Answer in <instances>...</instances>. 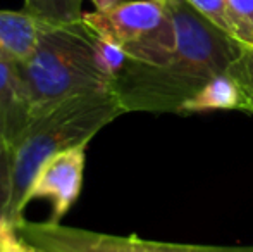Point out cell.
<instances>
[{"instance_id":"ac0fdd59","label":"cell","mask_w":253,"mask_h":252,"mask_svg":"<svg viewBox=\"0 0 253 252\" xmlns=\"http://www.w3.org/2000/svg\"><path fill=\"white\" fill-rule=\"evenodd\" d=\"M91 2L97 7V10H109L116 7L117 3H121V0H91Z\"/></svg>"},{"instance_id":"e0dca14e","label":"cell","mask_w":253,"mask_h":252,"mask_svg":"<svg viewBox=\"0 0 253 252\" xmlns=\"http://www.w3.org/2000/svg\"><path fill=\"white\" fill-rule=\"evenodd\" d=\"M14 232H16V228H14V226L10 225L3 216H0V252H7L9 239Z\"/></svg>"},{"instance_id":"2e32d148","label":"cell","mask_w":253,"mask_h":252,"mask_svg":"<svg viewBox=\"0 0 253 252\" xmlns=\"http://www.w3.org/2000/svg\"><path fill=\"white\" fill-rule=\"evenodd\" d=\"M7 252H45L40 247L30 244L26 239L19 235L17 232H14L9 239V246H7Z\"/></svg>"},{"instance_id":"7c38bea8","label":"cell","mask_w":253,"mask_h":252,"mask_svg":"<svg viewBox=\"0 0 253 252\" xmlns=\"http://www.w3.org/2000/svg\"><path fill=\"white\" fill-rule=\"evenodd\" d=\"M227 74L238 83L243 99L241 111L253 114V45H243L240 57L227 69Z\"/></svg>"},{"instance_id":"8fae6325","label":"cell","mask_w":253,"mask_h":252,"mask_svg":"<svg viewBox=\"0 0 253 252\" xmlns=\"http://www.w3.org/2000/svg\"><path fill=\"white\" fill-rule=\"evenodd\" d=\"M213 24L243 44V30L227 0H186Z\"/></svg>"},{"instance_id":"9c48e42d","label":"cell","mask_w":253,"mask_h":252,"mask_svg":"<svg viewBox=\"0 0 253 252\" xmlns=\"http://www.w3.org/2000/svg\"><path fill=\"white\" fill-rule=\"evenodd\" d=\"M243 99L238 83L227 73L219 74L212 78L209 83H205L193 97H190L183 105L179 112H200L212 111V109H241Z\"/></svg>"},{"instance_id":"8992f818","label":"cell","mask_w":253,"mask_h":252,"mask_svg":"<svg viewBox=\"0 0 253 252\" xmlns=\"http://www.w3.org/2000/svg\"><path fill=\"white\" fill-rule=\"evenodd\" d=\"M86 145L88 144L76 145L45 159L31 180L24 197V205L38 199L48 201L52 205L48 221H62L81 195L86 164Z\"/></svg>"},{"instance_id":"4fadbf2b","label":"cell","mask_w":253,"mask_h":252,"mask_svg":"<svg viewBox=\"0 0 253 252\" xmlns=\"http://www.w3.org/2000/svg\"><path fill=\"white\" fill-rule=\"evenodd\" d=\"M93 37H95V50H97L98 64H100L103 73H105L114 83L116 76L123 71V67L126 66L129 57H127V54L123 50V47L114 44L112 40H109V38H105V37H100V35H97L95 31H93Z\"/></svg>"},{"instance_id":"3957f363","label":"cell","mask_w":253,"mask_h":252,"mask_svg":"<svg viewBox=\"0 0 253 252\" xmlns=\"http://www.w3.org/2000/svg\"><path fill=\"white\" fill-rule=\"evenodd\" d=\"M17 73L31 116L74 95L112 90L98 64L93 31L83 19L45 23L33 55L17 64Z\"/></svg>"},{"instance_id":"277c9868","label":"cell","mask_w":253,"mask_h":252,"mask_svg":"<svg viewBox=\"0 0 253 252\" xmlns=\"http://www.w3.org/2000/svg\"><path fill=\"white\" fill-rule=\"evenodd\" d=\"M97 35L123 47L131 61L162 66L176 49V33L166 2L131 0L109 10L83 14Z\"/></svg>"},{"instance_id":"7a4b0ae2","label":"cell","mask_w":253,"mask_h":252,"mask_svg":"<svg viewBox=\"0 0 253 252\" xmlns=\"http://www.w3.org/2000/svg\"><path fill=\"white\" fill-rule=\"evenodd\" d=\"M123 112L112 90L74 95L35 112L9 144L12 182L3 218L17 228L24 221L26 192L42 162L57 152L88 144Z\"/></svg>"},{"instance_id":"9a60e30c","label":"cell","mask_w":253,"mask_h":252,"mask_svg":"<svg viewBox=\"0 0 253 252\" xmlns=\"http://www.w3.org/2000/svg\"><path fill=\"white\" fill-rule=\"evenodd\" d=\"M243 30V44L253 45V0H227Z\"/></svg>"},{"instance_id":"5bb4252c","label":"cell","mask_w":253,"mask_h":252,"mask_svg":"<svg viewBox=\"0 0 253 252\" xmlns=\"http://www.w3.org/2000/svg\"><path fill=\"white\" fill-rule=\"evenodd\" d=\"M10 182H12V169H10V145L0 142V216L7 207L10 197Z\"/></svg>"},{"instance_id":"30bf717a","label":"cell","mask_w":253,"mask_h":252,"mask_svg":"<svg viewBox=\"0 0 253 252\" xmlns=\"http://www.w3.org/2000/svg\"><path fill=\"white\" fill-rule=\"evenodd\" d=\"M83 0H24V9L48 23H76L83 19Z\"/></svg>"},{"instance_id":"d6986e66","label":"cell","mask_w":253,"mask_h":252,"mask_svg":"<svg viewBox=\"0 0 253 252\" xmlns=\"http://www.w3.org/2000/svg\"><path fill=\"white\" fill-rule=\"evenodd\" d=\"M157 2H164V0H157Z\"/></svg>"},{"instance_id":"5b68a950","label":"cell","mask_w":253,"mask_h":252,"mask_svg":"<svg viewBox=\"0 0 253 252\" xmlns=\"http://www.w3.org/2000/svg\"><path fill=\"white\" fill-rule=\"evenodd\" d=\"M16 232L45 252H253V247L184 246L145 240L136 235H110L52 221L24 219Z\"/></svg>"},{"instance_id":"52a82bcc","label":"cell","mask_w":253,"mask_h":252,"mask_svg":"<svg viewBox=\"0 0 253 252\" xmlns=\"http://www.w3.org/2000/svg\"><path fill=\"white\" fill-rule=\"evenodd\" d=\"M48 21L24 10H0V54L21 64L33 55Z\"/></svg>"},{"instance_id":"6da1fadb","label":"cell","mask_w":253,"mask_h":252,"mask_svg":"<svg viewBox=\"0 0 253 252\" xmlns=\"http://www.w3.org/2000/svg\"><path fill=\"white\" fill-rule=\"evenodd\" d=\"M172 19L176 49L162 66L127 59L112 83L124 112H179L205 83L227 73L243 45L186 0H164Z\"/></svg>"},{"instance_id":"ba28073f","label":"cell","mask_w":253,"mask_h":252,"mask_svg":"<svg viewBox=\"0 0 253 252\" xmlns=\"http://www.w3.org/2000/svg\"><path fill=\"white\" fill-rule=\"evenodd\" d=\"M30 118L31 112L21 88L17 64L0 54V142L10 144Z\"/></svg>"}]
</instances>
